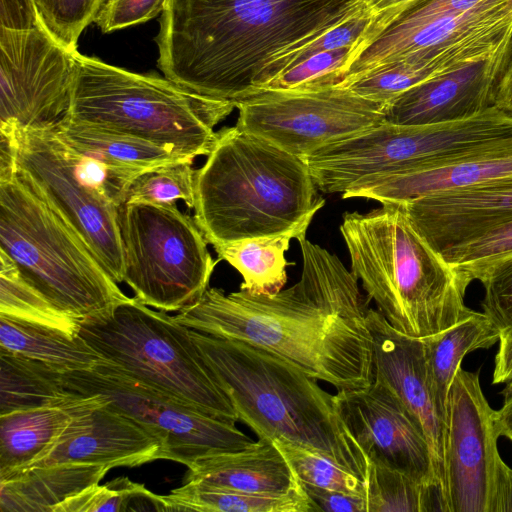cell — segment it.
<instances>
[{"label": "cell", "mask_w": 512, "mask_h": 512, "mask_svg": "<svg viewBox=\"0 0 512 512\" xmlns=\"http://www.w3.org/2000/svg\"><path fill=\"white\" fill-rule=\"evenodd\" d=\"M300 279L272 294L208 288L175 319L211 336L267 350L336 390L369 386L375 378L370 299L340 259L305 236Z\"/></svg>", "instance_id": "1"}, {"label": "cell", "mask_w": 512, "mask_h": 512, "mask_svg": "<svg viewBox=\"0 0 512 512\" xmlns=\"http://www.w3.org/2000/svg\"><path fill=\"white\" fill-rule=\"evenodd\" d=\"M365 0H167L156 37L164 76L235 104L279 54L365 7Z\"/></svg>", "instance_id": "2"}, {"label": "cell", "mask_w": 512, "mask_h": 512, "mask_svg": "<svg viewBox=\"0 0 512 512\" xmlns=\"http://www.w3.org/2000/svg\"><path fill=\"white\" fill-rule=\"evenodd\" d=\"M316 190L304 158L236 125L224 127L195 171L194 220L212 246L305 235L325 204Z\"/></svg>", "instance_id": "3"}, {"label": "cell", "mask_w": 512, "mask_h": 512, "mask_svg": "<svg viewBox=\"0 0 512 512\" xmlns=\"http://www.w3.org/2000/svg\"><path fill=\"white\" fill-rule=\"evenodd\" d=\"M340 232L351 273L398 332L428 338L472 313L464 301L471 281L428 244L402 204L345 213Z\"/></svg>", "instance_id": "4"}, {"label": "cell", "mask_w": 512, "mask_h": 512, "mask_svg": "<svg viewBox=\"0 0 512 512\" xmlns=\"http://www.w3.org/2000/svg\"><path fill=\"white\" fill-rule=\"evenodd\" d=\"M191 337L238 420L258 439L318 449L364 481L367 460L339 415L335 395L319 380L246 342L193 329Z\"/></svg>", "instance_id": "5"}, {"label": "cell", "mask_w": 512, "mask_h": 512, "mask_svg": "<svg viewBox=\"0 0 512 512\" xmlns=\"http://www.w3.org/2000/svg\"><path fill=\"white\" fill-rule=\"evenodd\" d=\"M75 78L66 118L165 147L194 160L207 156L214 127L236 104L195 93L153 74H138L75 53Z\"/></svg>", "instance_id": "6"}, {"label": "cell", "mask_w": 512, "mask_h": 512, "mask_svg": "<svg viewBox=\"0 0 512 512\" xmlns=\"http://www.w3.org/2000/svg\"><path fill=\"white\" fill-rule=\"evenodd\" d=\"M0 252L27 283L79 319L129 298L78 232L15 167L0 172Z\"/></svg>", "instance_id": "7"}, {"label": "cell", "mask_w": 512, "mask_h": 512, "mask_svg": "<svg viewBox=\"0 0 512 512\" xmlns=\"http://www.w3.org/2000/svg\"><path fill=\"white\" fill-rule=\"evenodd\" d=\"M136 297L81 319L78 334L102 357L137 380L217 419L237 413L200 356L191 329Z\"/></svg>", "instance_id": "8"}, {"label": "cell", "mask_w": 512, "mask_h": 512, "mask_svg": "<svg viewBox=\"0 0 512 512\" xmlns=\"http://www.w3.org/2000/svg\"><path fill=\"white\" fill-rule=\"evenodd\" d=\"M512 137V117L492 106L473 117L426 125L382 122L324 145L304 159L317 190L344 193L355 185L421 168Z\"/></svg>", "instance_id": "9"}, {"label": "cell", "mask_w": 512, "mask_h": 512, "mask_svg": "<svg viewBox=\"0 0 512 512\" xmlns=\"http://www.w3.org/2000/svg\"><path fill=\"white\" fill-rule=\"evenodd\" d=\"M124 282L147 306L179 311L208 289L213 260L194 218L176 204L125 202L118 208Z\"/></svg>", "instance_id": "10"}, {"label": "cell", "mask_w": 512, "mask_h": 512, "mask_svg": "<svg viewBox=\"0 0 512 512\" xmlns=\"http://www.w3.org/2000/svg\"><path fill=\"white\" fill-rule=\"evenodd\" d=\"M511 42L512 0H484L462 13L411 22H380L376 16L372 33L351 50L334 86L406 56L463 65Z\"/></svg>", "instance_id": "11"}, {"label": "cell", "mask_w": 512, "mask_h": 512, "mask_svg": "<svg viewBox=\"0 0 512 512\" xmlns=\"http://www.w3.org/2000/svg\"><path fill=\"white\" fill-rule=\"evenodd\" d=\"M0 139L17 174L71 224L111 278L124 282L118 208L81 178L55 128H0Z\"/></svg>", "instance_id": "12"}, {"label": "cell", "mask_w": 512, "mask_h": 512, "mask_svg": "<svg viewBox=\"0 0 512 512\" xmlns=\"http://www.w3.org/2000/svg\"><path fill=\"white\" fill-rule=\"evenodd\" d=\"M64 381L69 390L98 394L148 428L161 443L160 459L189 467L200 458L238 451L254 442L234 423L192 408L105 360L90 370L64 372Z\"/></svg>", "instance_id": "13"}, {"label": "cell", "mask_w": 512, "mask_h": 512, "mask_svg": "<svg viewBox=\"0 0 512 512\" xmlns=\"http://www.w3.org/2000/svg\"><path fill=\"white\" fill-rule=\"evenodd\" d=\"M386 105L343 86L262 90L236 103V126L305 158L384 122Z\"/></svg>", "instance_id": "14"}, {"label": "cell", "mask_w": 512, "mask_h": 512, "mask_svg": "<svg viewBox=\"0 0 512 512\" xmlns=\"http://www.w3.org/2000/svg\"><path fill=\"white\" fill-rule=\"evenodd\" d=\"M43 22L27 30L0 27V128H54L66 116L75 53Z\"/></svg>", "instance_id": "15"}, {"label": "cell", "mask_w": 512, "mask_h": 512, "mask_svg": "<svg viewBox=\"0 0 512 512\" xmlns=\"http://www.w3.org/2000/svg\"><path fill=\"white\" fill-rule=\"evenodd\" d=\"M495 410L478 372L460 368L447 399L445 479L448 512H490L501 456Z\"/></svg>", "instance_id": "16"}, {"label": "cell", "mask_w": 512, "mask_h": 512, "mask_svg": "<svg viewBox=\"0 0 512 512\" xmlns=\"http://www.w3.org/2000/svg\"><path fill=\"white\" fill-rule=\"evenodd\" d=\"M335 400L344 425L367 461L405 473L442 496L434 482L426 439L389 386L374 378L367 387L338 390Z\"/></svg>", "instance_id": "17"}, {"label": "cell", "mask_w": 512, "mask_h": 512, "mask_svg": "<svg viewBox=\"0 0 512 512\" xmlns=\"http://www.w3.org/2000/svg\"><path fill=\"white\" fill-rule=\"evenodd\" d=\"M368 327L373 337L375 378L399 397L428 444L434 482L447 507L445 479L446 420L438 410L428 381L422 339L395 330L375 309L369 308Z\"/></svg>", "instance_id": "18"}, {"label": "cell", "mask_w": 512, "mask_h": 512, "mask_svg": "<svg viewBox=\"0 0 512 512\" xmlns=\"http://www.w3.org/2000/svg\"><path fill=\"white\" fill-rule=\"evenodd\" d=\"M510 45L410 88L387 103L385 121L400 125L452 122L494 106Z\"/></svg>", "instance_id": "19"}, {"label": "cell", "mask_w": 512, "mask_h": 512, "mask_svg": "<svg viewBox=\"0 0 512 512\" xmlns=\"http://www.w3.org/2000/svg\"><path fill=\"white\" fill-rule=\"evenodd\" d=\"M399 204L442 255L512 218V175Z\"/></svg>", "instance_id": "20"}, {"label": "cell", "mask_w": 512, "mask_h": 512, "mask_svg": "<svg viewBox=\"0 0 512 512\" xmlns=\"http://www.w3.org/2000/svg\"><path fill=\"white\" fill-rule=\"evenodd\" d=\"M509 175H512V137L421 168L369 179L342 193V198H367L381 204L407 203Z\"/></svg>", "instance_id": "21"}, {"label": "cell", "mask_w": 512, "mask_h": 512, "mask_svg": "<svg viewBox=\"0 0 512 512\" xmlns=\"http://www.w3.org/2000/svg\"><path fill=\"white\" fill-rule=\"evenodd\" d=\"M103 403L98 394L75 392L60 403L0 415V479L31 467L79 433Z\"/></svg>", "instance_id": "22"}, {"label": "cell", "mask_w": 512, "mask_h": 512, "mask_svg": "<svg viewBox=\"0 0 512 512\" xmlns=\"http://www.w3.org/2000/svg\"><path fill=\"white\" fill-rule=\"evenodd\" d=\"M160 450L159 439L148 428L104 400L83 430L31 467L59 463L135 467L160 459Z\"/></svg>", "instance_id": "23"}, {"label": "cell", "mask_w": 512, "mask_h": 512, "mask_svg": "<svg viewBox=\"0 0 512 512\" xmlns=\"http://www.w3.org/2000/svg\"><path fill=\"white\" fill-rule=\"evenodd\" d=\"M185 480L265 494H283L303 486L276 444L265 439L196 460L188 467Z\"/></svg>", "instance_id": "24"}, {"label": "cell", "mask_w": 512, "mask_h": 512, "mask_svg": "<svg viewBox=\"0 0 512 512\" xmlns=\"http://www.w3.org/2000/svg\"><path fill=\"white\" fill-rule=\"evenodd\" d=\"M110 469L59 463L18 471L0 479V512H54L65 500L99 483Z\"/></svg>", "instance_id": "25"}, {"label": "cell", "mask_w": 512, "mask_h": 512, "mask_svg": "<svg viewBox=\"0 0 512 512\" xmlns=\"http://www.w3.org/2000/svg\"><path fill=\"white\" fill-rule=\"evenodd\" d=\"M499 334V328L487 315L473 310L445 331L422 339L429 385L445 420L449 390L464 357L493 346Z\"/></svg>", "instance_id": "26"}, {"label": "cell", "mask_w": 512, "mask_h": 512, "mask_svg": "<svg viewBox=\"0 0 512 512\" xmlns=\"http://www.w3.org/2000/svg\"><path fill=\"white\" fill-rule=\"evenodd\" d=\"M0 352L40 361L63 372L90 370L103 361L79 334L3 314Z\"/></svg>", "instance_id": "27"}, {"label": "cell", "mask_w": 512, "mask_h": 512, "mask_svg": "<svg viewBox=\"0 0 512 512\" xmlns=\"http://www.w3.org/2000/svg\"><path fill=\"white\" fill-rule=\"evenodd\" d=\"M54 128L61 139L74 150L111 165L147 171L175 162H193L192 159L140 138L66 117Z\"/></svg>", "instance_id": "28"}, {"label": "cell", "mask_w": 512, "mask_h": 512, "mask_svg": "<svg viewBox=\"0 0 512 512\" xmlns=\"http://www.w3.org/2000/svg\"><path fill=\"white\" fill-rule=\"evenodd\" d=\"M168 511L315 512L304 486L283 494L247 493L202 482L186 481L163 495Z\"/></svg>", "instance_id": "29"}, {"label": "cell", "mask_w": 512, "mask_h": 512, "mask_svg": "<svg viewBox=\"0 0 512 512\" xmlns=\"http://www.w3.org/2000/svg\"><path fill=\"white\" fill-rule=\"evenodd\" d=\"M74 393L67 388L63 371L0 352V415L60 403Z\"/></svg>", "instance_id": "30"}, {"label": "cell", "mask_w": 512, "mask_h": 512, "mask_svg": "<svg viewBox=\"0 0 512 512\" xmlns=\"http://www.w3.org/2000/svg\"><path fill=\"white\" fill-rule=\"evenodd\" d=\"M305 235L296 232L247 238L214 245L219 260H225L242 276L240 289L272 295L287 282V252L290 241Z\"/></svg>", "instance_id": "31"}, {"label": "cell", "mask_w": 512, "mask_h": 512, "mask_svg": "<svg viewBox=\"0 0 512 512\" xmlns=\"http://www.w3.org/2000/svg\"><path fill=\"white\" fill-rule=\"evenodd\" d=\"M367 512H446L442 496L405 473L367 461Z\"/></svg>", "instance_id": "32"}, {"label": "cell", "mask_w": 512, "mask_h": 512, "mask_svg": "<svg viewBox=\"0 0 512 512\" xmlns=\"http://www.w3.org/2000/svg\"><path fill=\"white\" fill-rule=\"evenodd\" d=\"M0 314L78 334L81 319L62 310L19 274L0 252Z\"/></svg>", "instance_id": "33"}, {"label": "cell", "mask_w": 512, "mask_h": 512, "mask_svg": "<svg viewBox=\"0 0 512 512\" xmlns=\"http://www.w3.org/2000/svg\"><path fill=\"white\" fill-rule=\"evenodd\" d=\"M457 67L407 56L373 68L342 86L362 97L389 103L410 88Z\"/></svg>", "instance_id": "34"}, {"label": "cell", "mask_w": 512, "mask_h": 512, "mask_svg": "<svg viewBox=\"0 0 512 512\" xmlns=\"http://www.w3.org/2000/svg\"><path fill=\"white\" fill-rule=\"evenodd\" d=\"M374 19L375 14L365 6L355 15L313 39L300 42L285 50L264 69L259 78L256 93L285 70L315 54L345 47L354 48L369 35Z\"/></svg>", "instance_id": "35"}, {"label": "cell", "mask_w": 512, "mask_h": 512, "mask_svg": "<svg viewBox=\"0 0 512 512\" xmlns=\"http://www.w3.org/2000/svg\"><path fill=\"white\" fill-rule=\"evenodd\" d=\"M168 511L163 495L143 484L119 477L103 485L94 484L58 505L54 512Z\"/></svg>", "instance_id": "36"}, {"label": "cell", "mask_w": 512, "mask_h": 512, "mask_svg": "<svg viewBox=\"0 0 512 512\" xmlns=\"http://www.w3.org/2000/svg\"><path fill=\"white\" fill-rule=\"evenodd\" d=\"M304 485L337 490L365 498L364 481L328 454L305 445L274 440Z\"/></svg>", "instance_id": "37"}, {"label": "cell", "mask_w": 512, "mask_h": 512, "mask_svg": "<svg viewBox=\"0 0 512 512\" xmlns=\"http://www.w3.org/2000/svg\"><path fill=\"white\" fill-rule=\"evenodd\" d=\"M192 164L175 162L141 173L129 187L126 202L175 204L182 200L188 208H194L196 170Z\"/></svg>", "instance_id": "38"}, {"label": "cell", "mask_w": 512, "mask_h": 512, "mask_svg": "<svg viewBox=\"0 0 512 512\" xmlns=\"http://www.w3.org/2000/svg\"><path fill=\"white\" fill-rule=\"evenodd\" d=\"M512 255V218L441 256L471 282L494 263Z\"/></svg>", "instance_id": "39"}, {"label": "cell", "mask_w": 512, "mask_h": 512, "mask_svg": "<svg viewBox=\"0 0 512 512\" xmlns=\"http://www.w3.org/2000/svg\"><path fill=\"white\" fill-rule=\"evenodd\" d=\"M41 20L64 47L77 50L83 30L93 22L103 0H34Z\"/></svg>", "instance_id": "40"}, {"label": "cell", "mask_w": 512, "mask_h": 512, "mask_svg": "<svg viewBox=\"0 0 512 512\" xmlns=\"http://www.w3.org/2000/svg\"><path fill=\"white\" fill-rule=\"evenodd\" d=\"M352 49L345 47L315 54L279 74L262 90H311L334 86L335 76Z\"/></svg>", "instance_id": "41"}, {"label": "cell", "mask_w": 512, "mask_h": 512, "mask_svg": "<svg viewBox=\"0 0 512 512\" xmlns=\"http://www.w3.org/2000/svg\"><path fill=\"white\" fill-rule=\"evenodd\" d=\"M478 281L484 288L483 313L499 330L512 328V255L491 265Z\"/></svg>", "instance_id": "42"}, {"label": "cell", "mask_w": 512, "mask_h": 512, "mask_svg": "<svg viewBox=\"0 0 512 512\" xmlns=\"http://www.w3.org/2000/svg\"><path fill=\"white\" fill-rule=\"evenodd\" d=\"M167 0H103L93 22L103 33L144 23L165 9Z\"/></svg>", "instance_id": "43"}, {"label": "cell", "mask_w": 512, "mask_h": 512, "mask_svg": "<svg viewBox=\"0 0 512 512\" xmlns=\"http://www.w3.org/2000/svg\"><path fill=\"white\" fill-rule=\"evenodd\" d=\"M303 486L319 511L367 512L366 500L362 496L304 484Z\"/></svg>", "instance_id": "44"}, {"label": "cell", "mask_w": 512, "mask_h": 512, "mask_svg": "<svg viewBox=\"0 0 512 512\" xmlns=\"http://www.w3.org/2000/svg\"><path fill=\"white\" fill-rule=\"evenodd\" d=\"M41 23L34 0H0V27L27 30Z\"/></svg>", "instance_id": "45"}, {"label": "cell", "mask_w": 512, "mask_h": 512, "mask_svg": "<svg viewBox=\"0 0 512 512\" xmlns=\"http://www.w3.org/2000/svg\"><path fill=\"white\" fill-rule=\"evenodd\" d=\"M498 342L492 382L508 384L512 382V328L500 330Z\"/></svg>", "instance_id": "46"}, {"label": "cell", "mask_w": 512, "mask_h": 512, "mask_svg": "<svg viewBox=\"0 0 512 512\" xmlns=\"http://www.w3.org/2000/svg\"><path fill=\"white\" fill-rule=\"evenodd\" d=\"M490 512H512V469L499 461Z\"/></svg>", "instance_id": "47"}, {"label": "cell", "mask_w": 512, "mask_h": 512, "mask_svg": "<svg viewBox=\"0 0 512 512\" xmlns=\"http://www.w3.org/2000/svg\"><path fill=\"white\" fill-rule=\"evenodd\" d=\"M494 106L512 117V42L498 82Z\"/></svg>", "instance_id": "48"}, {"label": "cell", "mask_w": 512, "mask_h": 512, "mask_svg": "<svg viewBox=\"0 0 512 512\" xmlns=\"http://www.w3.org/2000/svg\"><path fill=\"white\" fill-rule=\"evenodd\" d=\"M495 421L499 435L512 442V382L506 388L503 405L495 410Z\"/></svg>", "instance_id": "49"}, {"label": "cell", "mask_w": 512, "mask_h": 512, "mask_svg": "<svg viewBox=\"0 0 512 512\" xmlns=\"http://www.w3.org/2000/svg\"><path fill=\"white\" fill-rule=\"evenodd\" d=\"M417 0H365L366 7L374 14H393Z\"/></svg>", "instance_id": "50"}]
</instances>
